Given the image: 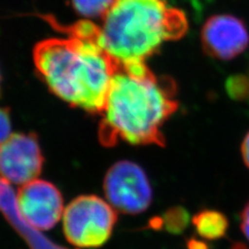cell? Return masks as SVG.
Instances as JSON below:
<instances>
[{
    "label": "cell",
    "instance_id": "obj_12",
    "mask_svg": "<svg viewBox=\"0 0 249 249\" xmlns=\"http://www.w3.org/2000/svg\"><path fill=\"white\" fill-rule=\"evenodd\" d=\"M74 10L82 17H104L114 0H71Z\"/></svg>",
    "mask_w": 249,
    "mask_h": 249
},
{
    "label": "cell",
    "instance_id": "obj_5",
    "mask_svg": "<svg viewBox=\"0 0 249 249\" xmlns=\"http://www.w3.org/2000/svg\"><path fill=\"white\" fill-rule=\"evenodd\" d=\"M103 187L107 201L123 214H142L152 205L149 178L142 167L132 161L114 163L106 173Z\"/></svg>",
    "mask_w": 249,
    "mask_h": 249
},
{
    "label": "cell",
    "instance_id": "obj_6",
    "mask_svg": "<svg viewBox=\"0 0 249 249\" xmlns=\"http://www.w3.org/2000/svg\"><path fill=\"white\" fill-rule=\"evenodd\" d=\"M19 212L30 227L38 231L54 228L64 215V198L55 185L34 180L22 185L16 194Z\"/></svg>",
    "mask_w": 249,
    "mask_h": 249
},
{
    "label": "cell",
    "instance_id": "obj_8",
    "mask_svg": "<svg viewBox=\"0 0 249 249\" xmlns=\"http://www.w3.org/2000/svg\"><path fill=\"white\" fill-rule=\"evenodd\" d=\"M200 42L202 49L210 57L231 60L247 49L249 31L245 23L236 16L214 15L202 25Z\"/></svg>",
    "mask_w": 249,
    "mask_h": 249
},
{
    "label": "cell",
    "instance_id": "obj_7",
    "mask_svg": "<svg viewBox=\"0 0 249 249\" xmlns=\"http://www.w3.org/2000/svg\"><path fill=\"white\" fill-rule=\"evenodd\" d=\"M44 156L35 133L11 135L0 149V177L10 183L24 185L36 180Z\"/></svg>",
    "mask_w": 249,
    "mask_h": 249
},
{
    "label": "cell",
    "instance_id": "obj_15",
    "mask_svg": "<svg viewBox=\"0 0 249 249\" xmlns=\"http://www.w3.org/2000/svg\"><path fill=\"white\" fill-rule=\"evenodd\" d=\"M186 249H211L207 240L190 237L186 240Z\"/></svg>",
    "mask_w": 249,
    "mask_h": 249
},
{
    "label": "cell",
    "instance_id": "obj_3",
    "mask_svg": "<svg viewBox=\"0 0 249 249\" xmlns=\"http://www.w3.org/2000/svg\"><path fill=\"white\" fill-rule=\"evenodd\" d=\"M188 20L165 0H114L100 27L104 49L122 65L145 64L165 42L184 36Z\"/></svg>",
    "mask_w": 249,
    "mask_h": 249
},
{
    "label": "cell",
    "instance_id": "obj_1",
    "mask_svg": "<svg viewBox=\"0 0 249 249\" xmlns=\"http://www.w3.org/2000/svg\"><path fill=\"white\" fill-rule=\"evenodd\" d=\"M68 37H50L34 48L36 70L54 95L73 107L102 113L120 62L101 43L100 27L88 20L61 25L46 18Z\"/></svg>",
    "mask_w": 249,
    "mask_h": 249
},
{
    "label": "cell",
    "instance_id": "obj_2",
    "mask_svg": "<svg viewBox=\"0 0 249 249\" xmlns=\"http://www.w3.org/2000/svg\"><path fill=\"white\" fill-rule=\"evenodd\" d=\"M178 107L176 85L168 77L156 76L145 64H120L102 112L100 142L164 146L162 127Z\"/></svg>",
    "mask_w": 249,
    "mask_h": 249
},
{
    "label": "cell",
    "instance_id": "obj_4",
    "mask_svg": "<svg viewBox=\"0 0 249 249\" xmlns=\"http://www.w3.org/2000/svg\"><path fill=\"white\" fill-rule=\"evenodd\" d=\"M116 222V210L97 196L74 198L62 215L65 237L79 249L103 246L110 239Z\"/></svg>",
    "mask_w": 249,
    "mask_h": 249
},
{
    "label": "cell",
    "instance_id": "obj_10",
    "mask_svg": "<svg viewBox=\"0 0 249 249\" xmlns=\"http://www.w3.org/2000/svg\"><path fill=\"white\" fill-rule=\"evenodd\" d=\"M198 235L207 241H216L225 237L229 230V219L222 212L214 209H202L191 218Z\"/></svg>",
    "mask_w": 249,
    "mask_h": 249
},
{
    "label": "cell",
    "instance_id": "obj_18",
    "mask_svg": "<svg viewBox=\"0 0 249 249\" xmlns=\"http://www.w3.org/2000/svg\"><path fill=\"white\" fill-rule=\"evenodd\" d=\"M231 249H249V248L242 242H236L231 245Z\"/></svg>",
    "mask_w": 249,
    "mask_h": 249
},
{
    "label": "cell",
    "instance_id": "obj_17",
    "mask_svg": "<svg viewBox=\"0 0 249 249\" xmlns=\"http://www.w3.org/2000/svg\"><path fill=\"white\" fill-rule=\"evenodd\" d=\"M147 228L153 231H163V220H162V216H155L151 218L149 223H147Z\"/></svg>",
    "mask_w": 249,
    "mask_h": 249
},
{
    "label": "cell",
    "instance_id": "obj_11",
    "mask_svg": "<svg viewBox=\"0 0 249 249\" xmlns=\"http://www.w3.org/2000/svg\"><path fill=\"white\" fill-rule=\"evenodd\" d=\"M163 231L170 235H181L191 222V215L183 206L168 208L162 215Z\"/></svg>",
    "mask_w": 249,
    "mask_h": 249
},
{
    "label": "cell",
    "instance_id": "obj_14",
    "mask_svg": "<svg viewBox=\"0 0 249 249\" xmlns=\"http://www.w3.org/2000/svg\"><path fill=\"white\" fill-rule=\"evenodd\" d=\"M240 229L245 238L249 241V201L240 213Z\"/></svg>",
    "mask_w": 249,
    "mask_h": 249
},
{
    "label": "cell",
    "instance_id": "obj_13",
    "mask_svg": "<svg viewBox=\"0 0 249 249\" xmlns=\"http://www.w3.org/2000/svg\"><path fill=\"white\" fill-rule=\"evenodd\" d=\"M12 122L10 110L6 108H0V149L11 137Z\"/></svg>",
    "mask_w": 249,
    "mask_h": 249
},
{
    "label": "cell",
    "instance_id": "obj_16",
    "mask_svg": "<svg viewBox=\"0 0 249 249\" xmlns=\"http://www.w3.org/2000/svg\"><path fill=\"white\" fill-rule=\"evenodd\" d=\"M241 155H242L244 164L249 169V132L243 138L242 144H241Z\"/></svg>",
    "mask_w": 249,
    "mask_h": 249
},
{
    "label": "cell",
    "instance_id": "obj_9",
    "mask_svg": "<svg viewBox=\"0 0 249 249\" xmlns=\"http://www.w3.org/2000/svg\"><path fill=\"white\" fill-rule=\"evenodd\" d=\"M0 212L11 227L24 239L29 249H69L54 243L23 219L16 202V193L11 183L0 177Z\"/></svg>",
    "mask_w": 249,
    "mask_h": 249
},
{
    "label": "cell",
    "instance_id": "obj_19",
    "mask_svg": "<svg viewBox=\"0 0 249 249\" xmlns=\"http://www.w3.org/2000/svg\"><path fill=\"white\" fill-rule=\"evenodd\" d=\"M0 85H1V75H0Z\"/></svg>",
    "mask_w": 249,
    "mask_h": 249
}]
</instances>
